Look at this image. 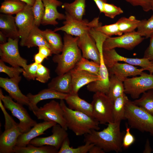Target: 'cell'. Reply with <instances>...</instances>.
I'll return each mask as SVG.
<instances>
[{"mask_svg":"<svg viewBox=\"0 0 153 153\" xmlns=\"http://www.w3.org/2000/svg\"><path fill=\"white\" fill-rule=\"evenodd\" d=\"M39 64L35 62L27 65L22 73L23 76L28 80L36 78Z\"/></svg>","mask_w":153,"mask_h":153,"instance_id":"cell-44","label":"cell"},{"mask_svg":"<svg viewBox=\"0 0 153 153\" xmlns=\"http://www.w3.org/2000/svg\"><path fill=\"white\" fill-rule=\"evenodd\" d=\"M44 7L42 0H36L32 6L35 24L39 27L41 24L44 12Z\"/></svg>","mask_w":153,"mask_h":153,"instance_id":"cell-40","label":"cell"},{"mask_svg":"<svg viewBox=\"0 0 153 153\" xmlns=\"http://www.w3.org/2000/svg\"><path fill=\"white\" fill-rule=\"evenodd\" d=\"M23 71L24 69L20 67L7 66L5 64L4 62L0 60V72L5 73L10 78L19 76Z\"/></svg>","mask_w":153,"mask_h":153,"instance_id":"cell-41","label":"cell"},{"mask_svg":"<svg viewBox=\"0 0 153 153\" xmlns=\"http://www.w3.org/2000/svg\"><path fill=\"white\" fill-rule=\"evenodd\" d=\"M19 39L8 38L5 43L0 44V60L12 66L21 67L24 69L27 65V60L22 57L18 50Z\"/></svg>","mask_w":153,"mask_h":153,"instance_id":"cell-11","label":"cell"},{"mask_svg":"<svg viewBox=\"0 0 153 153\" xmlns=\"http://www.w3.org/2000/svg\"><path fill=\"white\" fill-rule=\"evenodd\" d=\"M68 137L66 138L62 143L58 153H86L94 145L93 143H85L84 145L76 148L71 147Z\"/></svg>","mask_w":153,"mask_h":153,"instance_id":"cell-36","label":"cell"},{"mask_svg":"<svg viewBox=\"0 0 153 153\" xmlns=\"http://www.w3.org/2000/svg\"><path fill=\"white\" fill-rule=\"evenodd\" d=\"M105 152L99 146L94 145L90 149L89 153H105Z\"/></svg>","mask_w":153,"mask_h":153,"instance_id":"cell-50","label":"cell"},{"mask_svg":"<svg viewBox=\"0 0 153 153\" xmlns=\"http://www.w3.org/2000/svg\"><path fill=\"white\" fill-rule=\"evenodd\" d=\"M21 78L20 76L9 78L0 77V86L7 92L9 96L17 102L28 106V98L27 95L22 92L18 86Z\"/></svg>","mask_w":153,"mask_h":153,"instance_id":"cell-16","label":"cell"},{"mask_svg":"<svg viewBox=\"0 0 153 153\" xmlns=\"http://www.w3.org/2000/svg\"><path fill=\"white\" fill-rule=\"evenodd\" d=\"M45 59V58L39 52L36 54L34 57L35 62L38 64L41 63Z\"/></svg>","mask_w":153,"mask_h":153,"instance_id":"cell-52","label":"cell"},{"mask_svg":"<svg viewBox=\"0 0 153 153\" xmlns=\"http://www.w3.org/2000/svg\"><path fill=\"white\" fill-rule=\"evenodd\" d=\"M22 133L18 124L5 129L0 136V153H14L18 138Z\"/></svg>","mask_w":153,"mask_h":153,"instance_id":"cell-17","label":"cell"},{"mask_svg":"<svg viewBox=\"0 0 153 153\" xmlns=\"http://www.w3.org/2000/svg\"><path fill=\"white\" fill-rule=\"evenodd\" d=\"M10 96L4 95L0 89V99L5 108L10 110L12 115L19 121V128L22 133L29 131L37 123L31 117L23 105L14 101Z\"/></svg>","mask_w":153,"mask_h":153,"instance_id":"cell-5","label":"cell"},{"mask_svg":"<svg viewBox=\"0 0 153 153\" xmlns=\"http://www.w3.org/2000/svg\"><path fill=\"white\" fill-rule=\"evenodd\" d=\"M99 76L101 80L92 82L87 85V89L88 91L101 92L108 94L109 86V76L108 70L103 60L102 53H100Z\"/></svg>","mask_w":153,"mask_h":153,"instance_id":"cell-21","label":"cell"},{"mask_svg":"<svg viewBox=\"0 0 153 153\" xmlns=\"http://www.w3.org/2000/svg\"><path fill=\"white\" fill-rule=\"evenodd\" d=\"M150 38L149 44L144 52L143 58L153 62V35Z\"/></svg>","mask_w":153,"mask_h":153,"instance_id":"cell-48","label":"cell"},{"mask_svg":"<svg viewBox=\"0 0 153 153\" xmlns=\"http://www.w3.org/2000/svg\"><path fill=\"white\" fill-rule=\"evenodd\" d=\"M72 78L70 71L53 78L48 88L61 93L69 94L71 90Z\"/></svg>","mask_w":153,"mask_h":153,"instance_id":"cell-24","label":"cell"},{"mask_svg":"<svg viewBox=\"0 0 153 153\" xmlns=\"http://www.w3.org/2000/svg\"><path fill=\"white\" fill-rule=\"evenodd\" d=\"M152 150H153V147H152Z\"/></svg>","mask_w":153,"mask_h":153,"instance_id":"cell-60","label":"cell"},{"mask_svg":"<svg viewBox=\"0 0 153 153\" xmlns=\"http://www.w3.org/2000/svg\"><path fill=\"white\" fill-rule=\"evenodd\" d=\"M10 0H4L5 1H10Z\"/></svg>","mask_w":153,"mask_h":153,"instance_id":"cell-59","label":"cell"},{"mask_svg":"<svg viewBox=\"0 0 153 153\" xmlns=\"http://www.w3.org/2000/svg\"><path fill=\"white\" fill-rule=\"evenodd\" d=\"M7 36L1 31H0V43L3 44L7 42Z\"/></svg>","mask_w":153,"mask_h":153,"instance_id":"cell-54","label":"cell"},{"mask_svg":"<svg viewBox=\"0 0 153 153\" xmlns=\"http://www.w3.org/2000/svg\"><path fill=\"white\" fill-rule=\"evenodd\" d=\"M150 2L152 7V10L153 12V0H150Z\"/></svg>","mask_w":153,"mask_h":153,"instance_id":"cell-57","label":"cell"},{"mask_svg":"<svg viewBox=\"0 0 153 153\" xmlns=\"http://www.w3.org/2000/svg\"><path fill=\"white\" fill-rule=\"evenodd\" d=\"M94 29L95 31L108 37L113 35L120 36L123 34V33L119 29L116 22L109 25L103 26L101 25L94 28Z\"/></svg>","mask_w":153,"mask_h":153,"instance_id":"cell-39","label":"cell"},{"mask_svg":"<svg viewBox=\"0 0 153 153\" xmlns=\"http://www.w3.org/2000/svg\"><path fill=\"white\" fill-rule=\"evenodd\" d=\"M44 7V12L41 24L43 25H51L55 26L58 23L56 21L65 20V15L58 12L57 7L62 6V3L58 1L55 2L50 0H42Z\"/></svg>","mask_w":153,"mask_h":153,"instance_id":"cell-20","label":"cell"},{"mask_svg":"<svg viewBox=\"0 0 153 153\" xmlns=\"http://www.w3.org/2000/svg\"><path fill=\"white\" fill-rule=\"evenodd\" d=\"M25 3L26 4L33 6L36 0H19Z\"/></svg>","mask_w":153,"mask_h":153,"instance_id":"cell-55","label":"cell"},{"mask_svg":"<svg viewBox=\"0 0 153 153\" xmlns=\"http://www.w3.org/2000/svg\"><path fill=\"white\" fill-rule=\"evenodd\" d=\"M57 124L53 121H45L37 123L28 132L22 133L18 138L16 146L25 147L30 141L37 137L45 134L44 132Z\"/></svg>","mask_w":153,"mask_h":153,"instance_id":"cell-19","label":"cell"},{"mask_svg":"<svg viewBox=\"0 0 153 153\" xmlns=\"http://www.w3.org/2000/svg\"><path fill=\"white\" fill-rule=\"evenodd\" d=\"M50 1L52 2H55L57 0H50Z\"/></svg>","mask_w":153,"mask_h":153,"instance_id":"cell-58","label":"cell"},{"mask_svg":"<svg viewBox=\"0 0 153 153\" xmlns=\"http://www.w3.org/2000/svg\"><path fill=\"white\" fill-rule=\"evenodd\" d=\"M125 118L130 128L153 135V115L129 100L125 105Z\"/></svg>","mask_w":153,"mask_h":153,"instance_id":"cell-4","label":"cell"},{"mask_svg":"<svg viewBox=\"0 0 153 153\" xmlns=\"http://www.w3.org/2000/svg\"><path fill=\"white\" fill-rule=\"evenodd\" d=\"M67 131L60 125L56 124L52 127L51 135L46 137H37L32 140L29 144L38 146H52L59 150L63 141L68 137Z\"/></svg>","mask_w":153,"mask_h":153,"instance_id":"cell-14","label":"cell"},{"mask_svg":"<svg viewBox=\"0 0 153 153\" xmlns=\"http://www.w3.org/2000/svg\"><path fill=\"white\" fill-rule=\"evenodd\" d=\"M0 99V107L4 114L5 119V129H9L15 125L17 124L12 117L6 112L5 107Z\"/></svg>","mask_w":153,"mask_h":153,"instance_id":"cell-47","label":"cell"},{"mask_svg":"<svg viewBox=\"0 0 153 153\" xmlns=\"http://www.w3.org/2000/svg\"><path fill=\"white\" fill-rule=\"evenodd\" d=\"M121 122L107 124V127L101 131L94 130L84 135L85 143H93L105 152H120L122 147L124 133L120 128Z\"/></svg>","mask_w":153,"mask_h":153,"instance_id":"cell-1","label":"cell"},{"mask_svg":"<svg viewBox=\"0 0 153 153\" xmlns=\"http://www.w3.org/2000/svg\"><path fill=\"white\" fill-rule=\"evenodd\" d=\"M133 6H140L145 12L152 10L150 0H124Z\"/></svg>","mask_w":153,"mask_h":153,"instance_id":"cell-45","label":"cell"},{"mask_svg":"<svg viewBox=\"0 0 153 153\" xmlns=\"http://www.w3.org/2000/svg\"><path fill=\"white\" fill-rule=\"evenodd\" d=\"M61 6L73 18L78 20L83 19L85 11L86 0H75L71 3H64Z\"/></svg>","mask_w":153,"mask_h":153,"instance_id":"cell-28","label":"cell"},{"mask_svg":"<svg viewBox=\"0 0 153 153\" xmlns=\"http://www.w3.org/2000/svg\"><path fill=\"white\" fill-rule=\"evenodd\" d=\"M137 31L146 38H150L153 35V14L148 19L141 20Z\"/></svg>","mask_w":153,"mask_h":153,"instance_id":"cell-38","label":"cell"},{"mask_svg":"<svg viewBox=\"0 0 153 153\" xmlns=\"http://www.w3.org/2000/svg\"><path fill=\"white\" fill-rule=\"evenodd\" d=\"M42 33L50 46L52 54H57L62 52L63 43L60 35L54 31L47 29L42 30Z\"/></svg>","mask_w":153,"mask_h":153,"instance_id":"cell-29","label":"cell"},{"mask_svg":"<svg viewBox=\"0 0 153 153\" xmlns=\"http://www.w3.org/2000/svg\"><path fill=\"white\" fill-rule=\"evenodd\" d=\"M39 53L42 55L45 58L51 56L52 54L50 48L44 46L39 47Z\"/></svg>","mask_w":153,"mask_h":153,"instance_id":"cell-49","label":"cell"},{"mask_svg":"<svg viewBox=\"0 0 153 153\" xmlns=\"http://www.w3.org/2000/svg\"><path fill=\"white\" fill-rule=\"evenodd\" d=\"M50 78L49 69L41 63L39 64L36 80L41 83H45Z\"/></svg>","mask_w":153,"mask_h":153,"instance_id":"cell-43","label":"cell"},{"mask_svg":"<svg viewBox=\"0 0 153 153\" xmlns=\"http://www.w3.org/2000/svg\"><path fill=\"white\" fill-rule=\"evenodd\" d=\"M102 13L106 16L113 19L116 16L123 13V11L120 7L113 4L105 3L103 5Z\"/></svg>","mask_w":153,"mask_h":153,"instance_id":"cell-42","label":"cell"},{"mask_svg":"<svg viewBox=\"0 0 153 153\" xmlns=\"http://www.w3.org/2000/svg\"><path fill=\"white\" fill-rule=\"evenodd\" d=\"M99 19V17H96L90 22L86 19L78 20L73 18L65 12L64 25L55 28L54 31L55 32L61 31L66 34L79 37L85 33L90 32L92 29L101 25Z\"/></svg>","mask_w":153,"mask_h":153,"instance_id":"cell-7","label":"cell"},{"mask_svg":"<svg viewBox=\"0 0 153 153\" xmlns=\"http://www.w3.org/2000/svg\"><path fill=\"white\" fill-rule=\"evenodd\" d=\"M60 103L68 129L76 135H84L93 130L100 129L99 123L94 118L84 113L70 109L64 100H60Z\"/></svg>","mask_w":153,"mask_h":153,"instance_id":"cell-3","label":"cell"},{"mask_svg":"<svg viewBox=\"0 0 153 153\" xmlns=\"http://www.w3.org/2000/svg\"><path fill=\"white\" fill-rule=\"evenodd\" d=\"M129 100L126 94L124 93L114 101L113 107L114 122H121L125 119V106Z\"/></svg>","mask_w":153,"mask_h":153,"instance_id":"cell-31","label":"cell"},{"mask_svg":"<svg viewBox=\"0 0 153 153\" xmlns=\"http://www.w3.org/2000/svg\"><path fill=\"white\" fill-rule=\"evenodd\" d=\"M132 102L135 105L153 115V89L144 92L140 98Z\"/></svg>","mask_w":153,"mask_h":153,"instance_id":"cell-34","label":"cell"},{"mask_svg":"<svg viewBox=\"0 0 153 153\" xmlns=\"http://www.w3.org/2000/svg\"><path fill=\"white\" fill-rule=\"evenodd\" d=\"M109 76V86L107 95L113 103L115 99L124 93L123 82L118 79L115 76Z\"/></svg>","mask_w":153,"mask_h":153,"instance_id":"cell-30","label":"cell"},{"mask_svg":"<svg viewBox=\"0 0 153 153\" xmlns=\"http://www.w3.org/2000/svg\"><path fill=\"white\" fill-rule=\"evenodd\" d=\"M0 29L8 38H20L15 17L11 15L0 14Z\"/></svg>","mask_w":153,"mask_h":153,"instance_id":"cell-26","label":"cell"},{"mask_svg":"<svg viewBox=\"0 0 153 153\" xmlns=\"http://www.w3.org/2000/svg\"><path fill=\"white\" fill-rule=\"evenodd\" d=\"M76 70L85 71L99 76L100 64L93 61L83 57L76 63L74 68Z\"/></svg>","mask_w":153,"mask_h":153,"instance_id":"cell-37","label":"cell"},{"mask_svg":"<svg viewBox=\"0 0 153 153\" xmlns=\"http://www.w3.org/2000/svg\"><path fill=\"white\" fill-rule=\"evenodd\" d=\"M123 83L125 93L137 99L141 94L153 89V75L143 72L138 76L127 78Z\"/></svg>","mask_w":153,"mask_h":153,"instance_id":"cell-8","label":"cell"},{"mask_svg":"<svg viewBox=\"0 0 153 153\" xmlns=\"http://www.w3.org/2000/svg\"><path fill=\"white\" fill-rule=\"evenodd\" d=\"M38 119L53 121L67 130V128L63 112L60 103L52 100L33 112Z\"/></svg>","mask_w":153,"mask_h":153,"instance_id":"cell-9","label":"cell"},{"mask_svg":"<svg viewBox=\"0 0 153 153\" xmlns=\"http://www.w3.org/2000/svg\"><path fill=\"white\" fill-rule=\"evenodd\" d=\"M102 54L104 63L108 69L118 61H123L133 65L140 66L144 70H147L153 63L148 59L144 58H131L124 57L119 54L115 49L103 50Z\"/></svg>","mask_w":153,"mask_h":153,"instance_id":"cell-13","label":"cell"},{"mask_svg":"<svg viewBox=\"0 0 153 153\" xmlns=\"http://www.w3.org/2000/svg\"><path fill=\"white\" fill-rule=\"evenodd\" d=\"M152 152H153L152 148L151 147L150 141L149 139L148 138L146 141L143 153H151Z\"/></svg>","mask_w":153,"mask_h":153,"instance_id":"cell-51","label":"cell"},{"mask_svg":"<svg viewBox=\"0 0 153 153\" xmlns=\"http://www.w3.org/2000/svg\"><path fill=\"white\" fill-rule=\"evenodd\" d=\"M126 133L124 136L122 145V147L126 148L129 147L135 141L134 136L130 132V128L126 125Z\"/></svg>","mask_w":153,"mask_h":153,"instance_id":"cell-46","label":"cell"},{"mask_svg":"<svg viewBox=\"0 0 153 153\" xmlns=\"http://www.w3.org/2000/svg\"><path fill=\"white\" fill-rule=\"evenodd\" d=\"M58 150L52 146H38L29 143L25 147L16 146L13 149L14 153H58Z\"/></svg>","mask_w":153,"mask_h":153,"instance_id":"cell-32","label":"cell"},{"mask_svg":"<svg viewBox=\"0 0 153 153\" xmlns=\"http://www.w3.org/2000/svg\"><path fill=\"white\" fill-rule=\"evenodd\" d=\"M70 71L72 85L71 92L69 94H78L79 90L83 86L92 82L101 80L100 76L85 71L73 68Z\"/></svg>","mask_w":153,"mask_h":153,"instance_id":"cell-18","label":"cell"},{"mask_svg":"<svg viewBox=\"0 0 153 153\" xmlns=\"http://www.w3.org/2000/svg\"><path fill=\"white\" fill-rule=\"evenodd\" d=\"M95 2L99 10L100 13L103 12V6L104 4L107 3L106 0H93Z\"/></svg>","mask_w":153,"mask_h":153,"instance_id":"cell-53","label":"cell"},{"mask_svg":"<svg viewBox=\"0 0 153 153\" xmlns=\"http://www.w3.org/2000/svg\"><path fill=\"white\" fill-rule=\"evenodd\" d=\"M78 37L77 44L82 52V57L100 64V52L95 40L90 32Z\"/></svg>","mask_w":153,"mask_h":153,"instance_id":"cell-15","label":"cell"},{"mask_svg":"<svg viewBox=\"0 0 153 153\" xmlns=\"http://www.w3.org/2000/svg\"><path fill=\"white\" fill-rule=\"evenodd\" d=\"M108 70L109 76L114 75L123 82L128 77L140 75L144 70L143 68L138 69L133 65L118 62L115 63Z\"/></svg>","mask_w":153,"mask_h":153,"instance_id":"cell-23","label":"cell"},{"mask_svg":"<svg viewBox=\"0 0 153 153\" xmlns=\"http://www.w3.org/2000/svg\"><path fill=\"white\" fill-rule=\"evenodd\" d=\"M68 95V94L59 92L48 88L41 90L36 94L29 93L26 95L29 101L28 107L30 110L33 112L39 108L37 104L42 100L50 99L65 100Z\"/></svg>","mask_w":153,"mask_h":153,"instance_id":"cell-22","label":"cell"},{"mask_svg":"<svg viewBox=\"0 0 153 153\" xmlns=\"http://www.w3.org/2000/svg\"><path fill=\"white\" fill-rule=\"evenodd\" d=\"M65 100L70 109L84 113L94 118L91 103L80 98L78 94H68Z\"/></svg>","mask_w":153,"mask_h":153,"instance_id":"cell-25","label":"cell"},{"mask_svg":"<svg viewBox=\"0 0 153 153\" xmlns=\"http://www.w3.org/2000/svg\"><path fill=\"white\" fill-rule=\"evenodd\" d=\"M145 38L135 31L124 33L117 37H107L103 43V50H111L117 48L131 50L141 43Z\"/></svg>","mask_w":153,"mask_h":153,"instance_id":"cell-10","label":"cell"},{"mask_svg":"<svg viewBox=\"0 0 153 153\" xmlns=\"http://www.w3.org/2000/svg\"><path fill=\"white\" fill-rule=\"evenodd\" d=\"M26 4L19 0L4 1L1 4L0 12L5 14H16L24 8Z\"/></svg>","mask_w":153,"mask_h":153,"instance_id":"cell-35","label":"cell"},{"mask_svg":"<svg viewBox=\"0 0 153 153\" xmlns=\"http://www.w3.org/2000/svg\"><path fill=\"white\" fill-rule=\"evenodd\" d=\"M15 18L21 39L20 45L23 46L35 24L32 7L26 4L24 8L16 14Z\"/></svg>","mask_w":153,"mask_h":153,"instance_id":"cell-12","label":"cell"},{"mask_svg":"<svg viewBox=\"0 0 153 153\" xmlns=\"http://www.w3.org/2000/svg\"></svg>","mask_w":153,"mask_h":153,"instance_id":"cell-61","label":"cell"},{"mask_svg":"<svg viewBox=\"0 0 153 153\" xmlns=\"http://www.w3.org/2000/svg\"><path fill=\"white\" fill-rule=\"evenodd\" d=\"M78 38L64 34L61 53L55 54L52 58L53 62L57 64L55 71L58 75L73 69L82 58L81 51L77 44Z\"/></svg>","mask_w":153,"mask_h":153,"instance_id":"cell-2","label":"cell"},{"mask_svg":"<svg viewBox=\"0 0 153 153\" xmlns=\"http://www.w3.org/2000/svg\"><path fill=\"white\" fill-rule=\"evenodd\" d=\"M91 103L93 117L99 124L105 125L114 122L113 103L107 94L95 93Z\"/></svg>","mask_w":153,"mask_h":153,"instance_id":"cell-6","label":"cell"},{"mask_svg":"<svg viewBox=\"0 0 153 153\" xmlns=\"http://www.w3.org/2000/svg\"><path fill=\"white\" fill-rule=\"evenodd\" d=\"M41 46H46L50 49L49 45L45 38L42 30L35 24L24 43V46L30 48Z\"/></svg>","mask_w":153,"mask_h":153,"instance_id":"cell-27","label":"cell"},{"mask_svg":"<svg viewBox=\"0 0 153 153\" xmlns=\"http://www.w3.org/2000/svg\"><path fill=\"white\" fill-rule=\"evenodd\" d=\"M141 22V20H137L135 16H131L128 18L122 17L116 22L120 30L124 33L135 31Z\"/></svg>","mask_w":153,"mask_h":153,"instance_id":"cell-33","label":"cell"},{"mask_svg":"<svg viewBox=\"0 0 153 153\" xmlns=\"http://www.w3.org/2000/svg\"><path fill=\"white\" fill-rule=\"evenodd\" d=\"M147 71H148L150 74H152L153 73V63L150 66L148 69Z\"/></svg>","mask_w":153,"mask_h":153,"instance_id":"cell-56","label":"cell"}]
</instances>
